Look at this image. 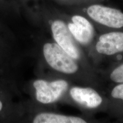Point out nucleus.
I'll list each match as a JSON object with an SVG mask.
<instances>
[{
  "label": "nucleus",
  "mask_w": 123,
  "mask_h": 123,
  "mask_svg": "<svg viewBox=\"0 0 123 123\" xmlns=\"http://www.w3.org/2000/svg\"><path fill=\"white\" fill-rule=\"evenodd\" d=\"M43 54L47 63L58 71L72 74L78 70V64L74 59L57 43H46L43 46Z\"/></svg>",
  "instance_id": "1"
},
{
  "label": "nucleus",
  "mask_w": 123,
  "mask_h": 123,
  "mask_svg": "<svg viewBox=\"0 0 123 123\" xmlns=\"http://www.w3.org/2000/svg\"><path fill=\"white\" fill-rule=\"evenodd\" d=\"M36 91L37 100L43 104L53 103L62 96L68 87L67 82L58 80L49 82L43 80H37L33 83Z\"/></svg>",
  "instance_id": "2"
},
{
  "label": "nucleus",
  "mask_w": 123,
  "mask_h": 123,
  "mask_svg": "<svg viewBox=\"0 0 123 123\" xmlns=\"http://www.w3.org/2000/svg\"><path fill=\"white\" fill-rule=\"evenodd\" d=\"M34 123H86L84 120L75 116L42 113L35 116Z\"/></svg>",
  "instance_id": "8"
},
{
  "label": "nucleus",
  "mask_w": 123,
  "mask_h": 123,
  "mask_svg": "<svg viewBox=\"0 0 123 123\" xmlns=\"http://www.w3.org/2000/svg\"><path fill=\"white\" fill-rule=\"evenodd\" d=\"M111 96L115 99L123 101V83L115 86L111 92Z\"/></svg>",
  "instance_id": "10"
},
{
  "label": "nucleus",
  "mask_w": 123,
  "mask_h": 123,
  "mask_svg": "<svg viewBox=\"0 0 123 123\" xmlns=\"http://www.w3.org/2000/svg\"><path fill=\"white\" fill-rule=\"evenodd\" d=\"M73 23L68 25L71 34L81 44H87L93 36V27L91 23L80 15H74L72 18Z\"/></svg>",
  "instance_id": "6"
},
{
  "label": "nucleus",
  "mask_w": 123,
  "mask_h": 123,
  "mask_svg": "<svg viewBox=\"0 0 123 123\" xmlns=\"http://www.w3.org/2000/svg\"><path fill=\"white\" fill-rule=\"evenodd\" d=\"M96 49L98 53L103 55H112L123 53V32H111L101 35Z\"/></svg>",
  "instance_id": "5"
},
{
  "label": "nucleus",
  "mask_w": 123,
  "mask_h": 123,
  "mask_svg": "<svg viewBox=\"0 0 123 123\" xmlns=\"http://www.w3.org/2000/svg\"><path fill=\"white\" fill-rule=\"evenodd\" d=\"M2 102L0 101V111H1V110H2Z\"/></svg>",
  "instance_id": "11"
},
{
  "label": "nucleus",
  "mask_w": 123,
  "mask_h": 123,
  "mask_svg": "<svg viewBox=\"0 0 123 123\" xmlns=\"http://www.w3.org/2000/svg\"><path fill=\"white\" fill-rule=\"evenodd\" d=\"M87 13L96 22L114 29L123 27V13L120 10L99 5L88 7Z\"/></svg>",
  "instance_id": "3"
},
{
  "label": "nucleus",
  "mask_w": 123,
  "mask_h": 123,
  "mask_svg": "<svg viewBox=\"0 0 123 123\" xmlns=\"http://www.w3.org/2000/svg\"><path fill=\"white\" fill-rule=\"evenodd\" d=\"M51 30L56 43L74 59L79 58V51L74 41L71 32L64 23L57 20L53 23Z\"/></svg>",
  "instance_id": "4"
},
{
  "label": "nucleus",
  "mask_w": 123,
  "mask_h": 123,
  "mask_svg": "<svg viewBox=\"0 0 123 123\" xmlns=\"http://www.w3.org/2000/svg\"><path fill=\"white\" fill-rule=\"evenodd\" d=\"M112 81L117 83H123V64L116 67L110 75Z\"/></svg>",
  "instance_id": "9"
},
{
  "label": "nucleus",
  "mask_w": 123,
  "mask_h": 123,
  "mask_svg": "<svg viewBox=\"0 0 123 123\" xmlns=\"http://www.w3.org/2000/svg\"><path fill=\"white\" fill-rule=\"evenodd\" d=\"M70 95L76 102L90 108L99 107L103 101L99 93L91 88L73 87L70 90Z\"/></svg>",
  "instance_id": "7"
}]
</instances>
